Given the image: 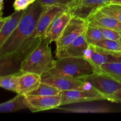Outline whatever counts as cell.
I'll list each match as a JSON object with an SVG mask.
<instances>
[{
  "mask_svg": "<svg viewBox=\"0 0 121 121\" xmlns=\"http://www.w3.org/2000/svg\"><path fill=\"white\" fill-rule=\"evenodd\" d=\"M45 7L38 0L24 10L18 23L0 48V57L14 54L31 34Z\"/></svg>",
  "mask_w": 121,
  "mask_h": 121,
  "instance_id": "6da1fadb",
  "label": "cell"
},
{
  "mask_svg": "<svg viewBox=\"0 0 121 121\" xmlns=\"http://www.w3.org/2000/svg\"><path fill=\"white\" fill-rule=\"evenodd\" d=\"M50 44L42 40L21 61L20 73H32L42 76L54 67L55 61Z\"/></svg>",
  "mask_w": 121,
  "mask_h": 121,
  "instance_id": "7a4b0ae2",
  "label": "cell"
},
{
  "mask_svg": "<svg viewBox=\"0 0 121 121\" xmlns=\"http://www.w3.org/2000/svg\"><path fill=\"white\" fill-rule=\"evenodd\" d=\"M65 9H67L59 6L45 7L38 20L33 33L15 53L21 61L43 40L46 30L53 19L60 12Z\"/></svg>",
  "mask_w": 121,
  "mask_h": 121,
  "instance_id": "3957f363",
  "label": "cell"
},
{
  "mask_svg": "<svg viewBox=\"0 0 121 121\" xmlns=\"http://www.w3.org/2000/svg\"><path fill=\"white\" fill-rule=\"evenodd\" d=\"M94 72L91 64L83 57H67L56 60L54 67L48 74H61L77 79ZM46 74V73H45Z\"/></svg>",
  "mask_w": 121,
  "mask_h": 121,
  "instance_id": "277c9868",
  "label": "cell"
},
{
  "mask_svg": "<svg viewBox=\"0 0 121 121\" xmlns=\"http://www.w3.org/2000/svg\"><path fill=\"white\" fill-rule=\"evenodd\" d=\"M80 79L87 82L98 92L108 98L121 88V83L104 72H94L83 76Z\"/></svg>",
  "mask_w": 121,
  "mask_h": 121,
  "instance_id": "5b68a950",
  "label": "cell"
},
{
  "mask_svg": "<svg viewBox=\"0 0 121 121\" xmlns=\"http://www.w3.org/2000/svg\"><path fill=\"white\" fill-rule=\"evenodd\" d=\"M88 22L79 17L72 15L59 40L56 41V52L66 48L79 35L83 34L87 27Z\"/></svg>",
  "mask_w": 121,
  "mask_h": 121,
  "instance_id": "8992f818",
  "label": "cell"
},
{
  "mask_svg": "<svg viewBox=\"0 0 121 121\" xmlns=\"http://www.w3.org/2000/svg\"><path fill=\"white\" fill-rule=\"evenodd\" d=\"M41 82L54 86L61 91L85 90L92 87L89 83L82 79L61 74L46 73L41 76Z\"/></svg>",
  "mask_w": 121,
  "mask_h": 121,
  "instance_id": "52a82bcc",
  "label": "cell"
},
{
  "mask_svg": "<svg viewBox=\"0 0 121 121\" xmlns=\"http://www.w3.org/2000/svg\"><path fill=\"white\" fill-rule=\"evenodd\" d=\"M60 94V106L77 103L107 100L105 96L98 92L93 87L85 90L63 91Z\"/></svg>",
  "mask_w": 121,
  "mask_h": 121,
  "instance_id": "ba28073f",
  "label": "cell"
},
{
  "mask_svg": "<svg viewBox=\"0 0 121 121\" xmlns=\"http://www.w3.org/2000/svg\"><path fill=\"white\" fill-rule=\"evenodd\" d=\"M25 102L32 112L57 109L60 106L61 94L56 96L26 95Z\"/></svg>",
  "mask_w": 121,
  "mask_h": 121,
  "instance_id": "9c48e42d",
  "label": "cell"
},
{
  "mask_svg": "<svg viewBox=\"0 0 121 121\" xmlns=\"http://www.w3.org/2000/svg\"><path fill=\"white\" fill-rule=\"evenodd\" d=\"M72 15L68 9L60 12L49 25L43 40L47 43L56 42L63 32Z\"/></svg>",
  "mask_w": 121,
  "mask_h": 121,
  "instance_id": "30bf717a",
  "label": "cell"
},
{
  "mask_svg": "<svg viewBox=\"0 0 121 121\" xmlns=\"http://www.w3.org/2000/svg\"><path fill=\"white\" fill-rule=\"evenodd\" d=\"M111 0H73L68 6L72 15L85 20L92 13L110 2Z\"/></svg>",
  "mask_w": 121,
  "mask_h": 121,
  "instance_id": "8fae6325",
  "label": "cell"
},
{
  "mask_svg": "<svg viewBox=\"0 0 121 121\" xmlns=\"http://www.w3.org/2000/svg\"><path fill=\"white\" fill-rule=\"evenodd\" d=\"M41 82V76L35 73H20L18 76L15 93L28 95L36 89Z\"/></svg>",
  "mask_w": 121,
  "mask_h": 121,
  "instance_id": "7c38bea8",
  "label": "cell"
},
{
  "mask_svg": "<svg viewBox=\"0 0 121 121\" xmlns=\"http://www.w3.org/2000/svg\"><path fill=\"white\" fill-rule=\"evenodd\" d=\"M89 44L85 37V33L79 35L68 46L61 51L56 53L57 59L67 57H83Z\"/></svg>",
  "mask_w": 121,
  "mask_h": 121,
  "instance_id": "4fadbf2b",
  "label": "cell"
},
{
  "mask_svg": "<svg viewBox=\"0 0 121 121\" xmlns=\"http://www.w3.org/2000/svg\"><path fill=\"white\" fill-rule=\"evenodd\" d=\"M83 57L91 64L94 72H103L102 66L111 61V57L108 54L93 44L89 45Z\"/></svg>",
  "mask_w": 121,
  "mask_h": 121,
  "instance_id": "5bb4252c",
  "label": "cell"
},
{
  "mask_svg": "<svg viewBox=\"0 0 121 121\" xmlns=\"http://www.w3.org/2000/svg\"><path fill=\"white\" fill-rule=\"evenodd\" d=\"M87 21L89 24L96 27L111 28L121 31V22L105 14L99 9L92 13L87 17Z\"/></svg>",
  "mask_w": 121,
  "mask_h": 121,
  "instance_id": "9a60e30c",
  "label": "cell"
},
{
  "mask_svg": "<svg viewBox=\"0 0 121 121\" xmlns=\"http://www.w3.org/2000/svg\"><path fill=\"white\" fill-rule=\"evenodd\" d=\"M21 61L15 54L0 57V76L20 73Z\"/></svg>",
  "mask_w": 121,
  "mask_h": 121,
  "instance_id": "2e32d148",
  "label": "cell"
},
{
  "mask_svg": "<svg viewBox=\"0 0 121 121\" xmlns=\"http://www.w3.org/2000/svg\"><path fill=\"white\" fill-rule=\"evenodd\" d=\"M24 13V11H15L13 14L8 17L0 30V48L15 28Z\"/></svg>",
  "mask_w": 121,
  "mask_h": 121,
  "instance_id": "e0dca14e",
  "label": "cell"
},
{
  "mask_svg": "<svg viewBox=\"0 0 121 121\" xmlns=\"http://www.w3.org/2000/svg\"><path fill=\"white\" fill-rule=\"evenodd\" d=\"M27 106L25 102V96L17 94L14 98L0 104V113L14 112L26 109Z\"/></svg>",
  "mask_w": 121,
  "mask_h": 121,
  "instance_id": "ac0fdd59",
  "label": "cell"
},
{
  "mask_svg": "<svg viewBox=\"0 0 121 121\" xmlns=\"http://www.w3.org/2000/svg\"><path fill=\"white\" fill-rule=\"evenodd\" d=\"M57 109L70 113H108L111 112V109L105 106H80V107L65 108L59 107Z\"/></svg>",
  "mask_w": 121,
  "mask_h": 121,
  "instance_id": "d6986e66",
  "label": "cell"
},
{
  "mask_svg": "<svg viewBox=\"0 0 121 121\" xmlns=\"http://www.w3.org/2000/svg\"><path fill=\"white\" fill-rule=\"evenodd\" d=\"M102 70L121 83V62L109 61L101 67Z\"/></svg>",
  "mask_w": 121,
  "mask_h": 121,
  "instance_id": "ffe728a7",
  "label": "cell"
},
{
  "mask_svg": "<svg viewBox=\"0 0 121 121\" xmlns=\"http://www.w3.org/2000/svg\"><path fill=\"white\" fill-rule=\"evenodd\" d=\"M85 35L89 44H95L96 43L105 39L98 27L89 23L85 32Z\"/></svg>",
  "mask_w": 121,
  "mask_h": 121,
  "instance_id": "44dd1931",
  "label": "cell"
},
{
  "mask_svg": "<svg viewBox=\"0 0 121 121\" xmlns=\"http://www.w3.org/2000/svg\"><path fill=\"white\" fill-rule=\"evenodd\" d=\"M61 92V91L57 87L41 82L39 87L29 95L37 96H56L60 95Z\"/></svg>",
  "mask_w": 121,
  "mask_h": 121,
  "instance_id": "7402d4cb",
  "label": "cell"
},
{
  "mask_svg": "<svg viewBox=\"0 0 121 121\" xmlns=\"http://www.w3.org/2000/svg\"><path fill=\"white\" fill-rule=\"evenodd\" d=\"M106 15L121 22V5L109 3L99 8Z\"/></svg>",
  "mask_w": 121,
  "mask_h": 121,
  "instance_id": "603a6c76",
  "label": "cell"
},
{
  "mask_svg": "<svg viewBox=\"0 0 121 121\" xmlns=\"http://www.w3.org/2000/svg\"><path fill=\"white\" fill-rule=\"evenodd\" d=\"M18 74L0 76V87L12 92H16Z\"/></svg>",
  "mask_w": 121,
  "mask_h": 121,
  "instance_id": "cb8c5ba5",
  "label": "cell"
},
{
  "mask_svg": "<svg viewBox=\"0 0 121 121\" xmlns=\"http://www.w3.org/2000/svg\"><path fill=\"white\" fill-rule=\"evenodd\" d=\"M94 46L98 48L109 51H121V44L118 40L103 39L96 43Z\"/></svg>",
  "mask_w": 121,
  "mask_h": 121,
  "instance_id": "d4e9b609",
  "label": "cell"
},
{
  "mask_svg": "<svg viewBox=\"0 0 121 121\" xmlns=\"http://www.w3.org/2000/svg\"><path fill=\"white\" fill-rule=\"evenodd\" d=\"M44 7L59 6L65 9H68V6L73 0H38Z\"/></svg>",
  "mask_w": 121,
  "mask_h": 121,
  "instance_id": "484cf974",
  "label": "cell"
},
{
  "mask_svg": "<svg viewBox=\"0 0 121 121\" xmlns=\"http://www.w3.org/2000/svg\"><path fill=\"white\" fill-rule=\"evenodd\" d=\"M98 27L100 30V31L102 33L105 39L113 40H118V39L120 37L119 31H118L115 30L113 29H111V28H104V27Z\"/></svg>",
  "mask_w": 121,
  "mask_h": 121,
  "instance_id": "4316f807",
  "label": "cell"
},
{
  "mask_svg": "<svg viewBox=\"0 0 121 121\" xmlns=\"http://www.w3.org/2000/svg\"><path fill=\"white\" fill-rule=\"evenodd\" d=\"M28 0H15L13 4L15 11H24L30 5Z\"/></svg>",
  "mask_w": 121,
  "mask_h": 121,
  "instance_id": "83f0119b",
  "label": "cell"
},
{
  "mask_svg": "<svg viewBox=\"0 0 121 121\" xmlns=\"http://www.w3.org/2000/svg\"><path fill=\"white\" fill-rule=\"evenodd\" d=\"M100 49L103 52L109 56L111 57V61L121 62V51H109L102 49V48H100Z\"/></svg>",
  "mask_w": 121,
  "mask_h": 121,
  "instance_id": "f1b7e54d",
  "label": "cell"
},
{
  "mask_svg": "<svg viewBox=\"0 0 121 121\" xmlns=\"http://www.w3.org/2000/svg\"><path fill=\"white\" fill-rule=\"evenodd\" d=\"M114 102L121 103V88L116 91L113 95L108 98V100Z\"/></svg>",
  "mask_w": 121,
  "mask_h": 121,
  "instance_id": "f546056e",
  "label": "cell"
},
{
  "mask_svg": "<svg viewBox=\"0 0 121 121\" xmlns=\"http://www.w3.org/2000/svg\"><path fill=\"white\" fill-rule=\"evenodd\" d=\"M7 18H8V17H2L0 18V30H1V29L2 28V26H4V23L5 22Z\"/></svg>",
  "mask_w": 121,
  "mask_h": 121,
  "instance_id": "4dcf8cb0",
  "label": "cell"
},
{
  "mask_svg": "<svg viewBox=\"0 0 121 121\" xmlns=\"http://www.w3.org/2000/svg\"><path fill=\"white\" fill-rule=\"evenodd\" d=\"M109 3L121 5V0H111Z\"/></svg>",
  "mask_w": 121,
  "mask_h": 121,
  "instance_id": "1f68e13d",
  "label": "cell"
},
{
  "mask_svg": "<svg viewBox=\"0 0 121 121\" xmlns=\"http://www.w3.org/2000/svg\"><path fill=\"white\" fill-rule=\"evenodd\" d=\"M4 9V1L3 0H0V11H2Z\"/></svg>",
  "mask_w": 121,
  "mask_h": 121,
  "instance_id": "d6a6232c",
  "label": "cell"
},
{
  "mask_svg": "<svg viewBox=\"0 0 121 121\" xmlns=\"http://www.w3.org/2000/svg\"><path fill=\"white\" fill-rule=\"evenodd\" d=\"M119 33H120V37H119V39H118V41L120 43V44H121V31H119Z\"/></svg>",
  "mask_w": 121,
  "mask_h": 121,
  "instance_id": "836d02e7",
  "label": "cell"
},
{
  "mask_svg": "<svg viewBox=\"0 0 121 121\" xmlns=\"http://www.w3.org/2000/svg\"><path fill=\"white\" fill-rule=\"evenodd\" d=\"M28 1H29L30 3L32 4V3H33L34 2H35V1H37V0H28Z\"/></svg>",
  "mask_w": 121,
  "mask_h": 121,
  "instance_id": "e575fe53",
  "label": "cell"
},
{
  "mask_svg": "<svg viewBox=\"0 0 121 121\" xmlns=\"http://www.w3.org/2000/svg\"><path fill=\"white\" fill-rule=\"evenodd\" d=\"M2 11H0V18L2 17Z\"/></svg>",
  "mask_w": 121,
  "mask_h": 121,
  "instance_id": "d590c367",
  "label": "cell"
}]
</instances>
